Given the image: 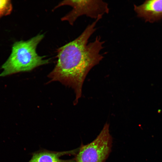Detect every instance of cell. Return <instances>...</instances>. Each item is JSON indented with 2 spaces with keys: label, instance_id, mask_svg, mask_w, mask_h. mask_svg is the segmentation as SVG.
Segmentation results:
<instances>
[{
  "label": "cell",
  "instance_id": "52a82bcc",
  "mask_svg": "<svg viewBox=\"0 0 162 162\" xmlns=\"http://www.w3.org/2000/svg\"><path fill=\"white\" fill-rule=\"evenodd\" d=\"M12 10L11 1L9 0H0V18L10 14Z\"/></svg>",
  "mask_w": 162,
  "mask_h": 162
},
{
  "label": "cell",
  "instance_id": "8992f818",
  "mask_svg": "<svg viewBox=\"0 0 162 162\" xmlns=\"http://www.w3.org/2000/svg\"><path fill=\"white\" fill-rule=\"evenodd\" d=\"M78 148L68 151H54L41 149L33 152L32 157L28 162H75L74 158L69 160L60 159L65 155H75Z\"/></svg>",
  "mask_w": 162,
  "mask_h": 162
},
{
  "label": "cell",
  "instance_id": "7a4b0ae2",
  "mask_svg": "<svg viewBox=\"0 0 162 162\" xmlns=\"http://www.w3.org/2000/svg\"><path fill=\"white\" fill-rule=\"evenodd\" d=\"M38 34L26 41L20 40L13 44L11 54L2 65L3 71L0 77L20 72L28 71L49 62V59L39 56L37 53V46L44 37Z\"/></svg>",
  "mask_w": 162,
  "mask_h": 162
},
{
  "label": "cell",
  "instance_id": "3957f363",
  "mask_svg": "<svg viewBox=\"0 0 162 162\" xmlns=\"http://www.w3.org/2000/svg\"><path fill=\"white\" fill-rule=\"evenodd\" d=\"M112 143L109 125L106 123L94 140L81 144L74 158L75 162H105L111 152Z\"/></svg>",
  "mask_w": 162,
  "mask_h": 162
},
{
  "label": "cell",
  "instance_id": "277c9868",
  "mask_svg": "<svg viewBox=\"0 0 162 162\" xmlns=\"http://www.w3.org/2000/svg\"><path fill=\"white\" fill-rule=\"evenodd\" d=\"M68 5L73 9L62 17V21H67L73 25L79 16L85 15L96 20L101 19L103 16L108 14L109 9L107 3L102 0H64L60 2L54 9L63 5Z\"/></svg>",
  "mask_w": 162,
  "mask_h": 162
},
{
  "label": "cell",
  "instance_id": "5b68a950",
  "mask_svg": "<svg viewBox=\"0 0 162 162\" xmlns=\"http://www.w3.org/2000/svg\"><path fill=\"white\" fill-rule=\"evenodd\" d=\"M134 6L137 16L146 22H153L162 19V0H146L140 5Z\"/></svg>",
  "mask_w": 162,
  "mask_h": 162
},
{
  "label": "cell",
  "instance_id": "6da1fadb",
  "mask_svg": "<svg viewBox=\"0 0 162 162\" xmlns=\"http://www.w3.org/2000/svg\"><path fill=\"white\" fill-rule=\"evenodd\" d=\"M100 20H95L77 38L58 49L56 64L48 75L51 81H58L74 90V104L81 97L82 87L86 75L104 58L100 52L104 41L100 36H97L93 41L88 43Z\"/></svg>",
  "mask_w": 162,
  "mask_h": 162
}]
</instances>
